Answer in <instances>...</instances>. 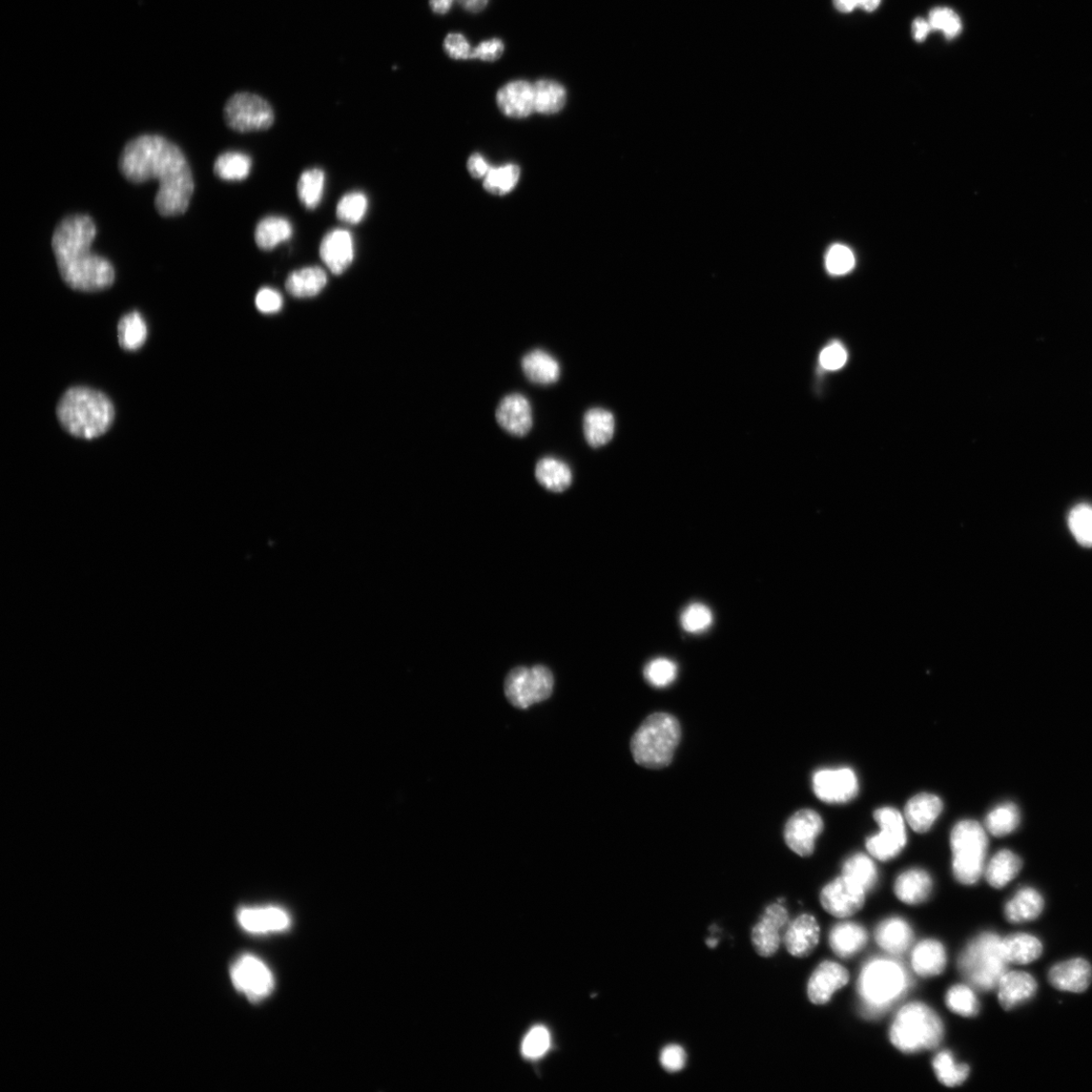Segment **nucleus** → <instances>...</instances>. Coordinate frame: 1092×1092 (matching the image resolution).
Here are the masks:
<instances>
[{"mask_svg":"<svg viewBox=\"0 0 1092 1092\" xmlns=\"http://www.w3.org/2000/svg\"><path fill=\"white\" fill-rule=\"evenodd\" d=\"M119 167L129 180H159L155 207L163 216L180 215L189 208L195 183L190 164L181 149L169 139L146 134L123 147Z\"/></svg>","mask_w":1092,"mask_h":1092,"instance_id":"obj_1","label":"nucleus"},{"mask_svg":"<svg viewBox=\"0 0 1092 1092\" xmlns=\"http://www.w3.org/2000/svg\"><path fill=\"white\" fill-rule=\"evenodd\" d=\"M96 234L93 220L85 214L62 219L52 236V249L62 280L74 290L97 292L115 281L113 264L91 250Z\"/></svg>","mask_w":1092,"mask_h":1092,"instance_id":"obj_2","label":"nucleus"},{"mask_svg":"<svg viewBox=\"0 0 1092 1092\" xmlns=\"http://www.w3.org/2000/svg\"><path fill=\"white\" fill-rule=\"evenodd\" d=\"M56 415L62 428L74 438L94 439L107 434L116 419V408L102 391L78 386L60 398Z\"/></svg>","mask_w":1092,"mask_h":1092,"instance_id":"obj_3","label":"nucleus"},{"mask_svg":"<svg viewBox=\"0 0 1092 1092\" xmlns=\"http://www.w3.org/2000/svg\"><path fill=\"white\" fill-rule=\"evenodd\" d=\"M679 739L681 727L676 717L665 712L652 714L632 736L630 749L635 763L648 769L668 767Z\"/></svg>","mask_w":1092,"mask_h":1092,"instance_id":"obj_4","label":"nucleus"},{"mask_svg":"<svg viewBox=\"0 0 1092 1092\" xmlns=\"http://www.w3.org/2000/svg\"><path fill=\"white\" fill-rule=\"evenodd\" d=\"M909 987L908 974L902 966L890 959H873L861 972L858 991L863 1011L875 1017L891 1007Z\"/></svg>","mask_w":1092,"mask_h":1092,"instance_id":"obj_5","label":"nucleus"},{"mask_svg":"<svg viewBox=\"0 0 1092 1092\" xmlns=\"http://www.w3.org/2000/svg\"><path fill=\"white\" fill-rule=\"evenodd\" d=\"M943 1037L941 1019L929 1006L919 1002L903 1006L891 1028V1040L903 1053L935 1049Z\"/></svg>","mask_w":1092,"mask_h":1092,"instance_id":"obj_6","label":"nucleus"},{"mask_svg":"<svg viewBox=\"0 0 1092 1092\" xmlns=\"http://www.w3.org/2000/svg\"><path fill=\"white\" fill-rule=\"evenodd\" d=\"M1007 964L1001 951V939L993 933L982 934L968 945L958 962L961 974L985 992L998 987Z\"/></svg>","mask_w":1092,"mask_h":1092,"instance_id":"obj_7","label":"nucleus"},{"mask_svg":"<svg viewBox=\"0 0 1092 1092\" xmlns=\"http://www.w3.org/2000/svg\"><path fill=\"white\" fill-rule=\"evenodd\" d=\"M953 872L962 884H975L984 871L988 839L982 826L974 820H962L951 833Z\"/></svg>","mask_w":1092,"mask_h":1092,"instance_id":"obj_8","label":"nucleus"},{"mask_svg":"<svg viewBox=\"0 0 1092 1092\" xmlns=\"http://www.w3.org/2000/svg\"><path fill=\"white\" fill-rule=\"evenodd\" d=\"M553 686L554 679L548 668L542 665L519 667L508 674L505 694L514 707L528 709L546 702L551 696Z\"/></svg>","mask_w":1092,"mask_h":1092,"instance_id":"obj_9","label":"nucleus"},{"mask_svg":"<svg viewBox=\"0 0 1092 1092\" xmlns=\"http://www.w3.org/2000/svg\"><path fill=\"white\" fill-rule=\"evenodd\" d=\"M224 117L226 125L242 133L269 129L275 121V113L270 102L251 93H238L232 95L226 101Z\"/></svg>","mask_w":1092,"mask_h":1092,"instance_id":"obj_10","label":"nucleus"},{"mask_svg":"<svg viewBox=\"0 0 1092 1092\" xmlns=\"http://www.w3.org/2000/svg\"><path fill=\"white\" fill-rule=\"evenodd\" d=\"M230 974L237 991L252 1001H260L274 992L275 977L270 968L254 955L239 957Z\"/></svg>","mask_w":1092,"mask_h":1092,"instance_id":"obj_11","label":"nucleus"},{"mask_svg":"<svg viewBox=\"0 0 1092 1092\" xmlns=\"http://www.w3.org/2000/svg\"><path fill=\"white\" fill-rule=\"evenodd\" d=\"M874 818L879 824L878 835L866 841L870 855L880 861H890L904 849L906 831L901 813L893 808H882L875 812Z\"/></svg>","mask_w":1092,"mask_h":1092,"instance_id":"obj_12","label":"nucleus"},{"mask_svg":"<svg viewBox=\"0 0 1092 1092\" xmlns=\"http://www.w3.org/2000/svg\"><path fill=\"white\" fill-rule=\"evenodd\" d=\"M789 922V914L785 905L777 902L767 906L752 931V943L756 952L765 958L775 955L785 937L782 933H786Z\"/></svg>","mask_w":1092,"mask_h":1092,"instance_id":"obj_13","label":"nucleus"},{"mask_svg":"<svg viewBox=\"0 0 1092 1092\" xmlns=\"http://www.w3.org/2000/svg\"><path fill=\"white\" fill-rule=\"evenodd\" d=\"M812 787L817 798L831 805L853 800L859 791V782L850 768L822 769L814 773Z\"/></svg>","mask_w":1092,"mask_h":1092,"instance_id":"obj_14","label":"nucleus"},{"mask_svg":"<svg viewBox=\"0 0 1092 1092\" xmlns=\"http://www.w3.org/2000/svg\"><path fill=\"white\" fill-rule=\"evenodd\" d=\"M865 892L843 876L834 880L820 893L822 908L836 918H848L858 913L865 903Z\"/></svg>","mask_w":1092,"mask_h":1092,"instance_id":"obj_15","label":"nucleus"},{"mask_svg":"<svg viewBox=\"0 0 1092 1092\" xmlns=\"http://www.w3.org/2000/svg\"><path fill=\"white\" fill-rule=\"evenodd\" d=\"M823 830L820 815L812 810H802L793 814L786 823L785 838L787 846L801 857H809L814 852L815 841Z\"/></svg>","mask_w":1092,"mask_h":1092,"instance_id":"obj_16","label":"nucleus"},{"mask_svg":"<svg viewBox=\"0 0 1092 1092\" xmlns=\"http://www.w3.org/2000/svg\"><path fill=\"white\" fill-rule=\"evenodd\" d=\"M496 420L509 435L517 438L526 437L533 426L532 407L529 400L519 393L505 396L497 407Z\"/></svg>","mask_w":1092,"mask_h":1092,"instance_id":"obj_17","label":"nucleus"},{"mask_svg":"<svg viewBox=\"0 0 1092 1092\" xmlns=\"http://www.w3.org/2000/svg\"><path fill=\"white\" fill-rule=\"evenodd\" d=\"M320 256L330 272L342 275L355 259L353 235L344 229L329 232L321 242Z\"/></svg>","mask_w":1092,"mask_h":1092,"instance_id":"obj_18","label":"nucleus"},{"mask_svg":"<svg viewBox=\"0 0 1092 1092\" xmlns=\"http://www.w3.org/2000/svg\"><path fill=\"white\" fill-rule=\"evenodd\" d=\"M849 973L841 965L822 962L812 973L808 986V995L814 1004L828 1003L834 994L849 981Z\"/></svg>","mask_w":1092,"mask_h":1092,"instance_id":"obj_19","label":"nucleus"},{"mask_svg":"<svg viewBox=\"0 0 1092 1092\" xmlns=\"http://www.w3.org/2000/svg\"><path fill=\"white\" fill-rule=\"evenodd\" d=\"M237 919L242 928L252 934L283 932L291 925L290 916L277 906L242 908L237 913Z\"/></svg>","mask_w":1092,"mask_h":1092,"instance_id":"obj_20","label":"nucleus"},{"mask_svg":"<svg viewBox=\"0 0 1092 1092\" xmlns=\"http://www.w3.org/2000/svg\"><path fill=\"white\" fill-rule=\"evenodd\" d=\"M819 936L820 930L816 919L811 915H802L789 922L783 942L792 956L805 958L814 951Z\"/></svg>","mask_w":1092,"mask_h":1092,"instance_id":"obj_21","label":"nucleus"},{"mask_svg":"<svg viewBox=\"0 0 1092 1092\" xmlns=\"http://www.w3.org/2000/svg\"><path fill=\"white\" fill-rule=\"evenodd\" d=\"M497 104L507 117L524 119L535 112L533 85L525 80L509 82L497 93Z\"/></svg>","mask_w":1092,"mask_h":1092,"instance_id":"obj_22","label":"nucleus"},{"mask_svg":"<svg viewBox=\"0 0 1092 1092\" xmlns=\"http://www.w3.org/2000/svg\"><path fill=\"white\" fill-rule=\"evenodd\" d=\"M1092 980V970L1083 959H1074L1060 963L1049 973V981L1059 991L1083 993Z\"/></svg>","mask_w":1092,"mask_h":1092,"instance_id":"obj_23","label":"nucleus"},{"mask_svg":"<svg viewBox=\"0 0 1092 1092\" xmlns=\"http://www.w3.org/2000/svg\"><path fill=\"white\" fill-rule=\"evenodd\" d=\"M998 987L999 1002L1006 1011L1031 999L1037 992L1034 977L1018 972H1005Z\"/></svg>","mask_w":1092,"mask_h":1092,"instance_id":"obj_24","label":"nucleus"},{"mask_svg":"<svg viewBox=\"0 0 1092 1092\" xmlns=\"http://www.w3.org/2000/svg\"><path fill=\"white\" fill-rule=\"evenodd\" d=\"M940 797L930 793L914 796L905 807V818L911 828L919 833L928 832L943 812Z\"/></svg>","mask_w":1092,"mask_h":1092,"instance_id":"obj_25","label":"nucleus"},{"mask_svg":"<svg viewBox=\"0 0 1092 1092\" xmlns=\"http://www.w3.org/2000/svg\"><path fill=\"white\" fill-rule=\"evenodd\" d=\"M525 377L533 384L549 386L561 378V364L544 349H534L521 360Z\"/></svg>","mask_w":1092,"mask_h":1092,"instance_id":"obj_26","label":"nucleus"},{"mask_svg":"<svg viewBox=\"0 0 1092 1092\" xmlns=\"http://www.w3.org/2000/svg\"><path fill=\"white\" fill-rule=\"evenodd\" d=\"M875 938L884 951L900 955L909 949L914 934L908 922L899 918H892L879 924Z\"/></svg>","mask_w":1092,"mask_h":1092,"instance_id":"obj_27","label":"nucleus"},{"mask_svg":"<svg viewBox=\"0 0 1092 1092\" xmlns=\"http://www.w3.org/2000/svg\"><path fill=\"white\" fill-rule=\"evenodd\" d=\"M932 891L933 880L929 873L921 869L905 871L897 878L894 886L898 899L910 905L928 900Z\"/></svg>","mask_w":1092,"mask_h":1092,"instance_id":"obj_28","label":"nucleus"},{"mask_svg":"<svg viewBox=\"0 0 1092 1092\" xmlns=\"http://www.w3.org/2000/svg\"><path fill=\"white\" fill-rule=\"evenodd\" d=\"M868 942V934L862 925L843 922L835 926L830 935L832 950L840 958L859 953Z\"/></svg>","mask_w":1092,"mask_h":1092,"instance_id":"obj_29","label":"nucleus"},{"mask_svg":"<svg viewBox=\"0 0 1092 1092\" xmlns=\"http://www.w3.org/2000/svg\"><path fill=\"white\" fill-rule=\"evenodd\" d=\"M946 956L941 943L934 940L920 942L912 955V965L916 973L921 977H932L943 973Z\"/></svg>","mask_w":1092,"mask_h":1092,"instance_id":"obj_30","label":"nucleus"},{"mask_svg":"<svg viewBox=\"0 0 1092 1092\" xmlns=\"http://www.w3.org/2000/svg\"><path fill=\"white\" fill-rule=\"evenodd\" d=\"M583 429L586 441L591 447H602L614 437V416L605 409L592 408L584 415Z\"/></svg>","mask_w":1092,"mask_h":1092,"instance_id":"obj_31","label":"nucleus"},{"mask_svg":"<svg viewBox=\"0 0 1092 1092\" xmlns=\"http://www.w3.org/2000/svg\"><path fill=\"white\" fill-rule=\"evenodd\" d=\"M327 281V275L321 267L310 266L288 276L285 288L288 294L295 298H314L324 290Z\"/></svg>","mask_w":1092,"mask_h":1092,"instance_id":"obj_32","label":"nucleus"},{"mask_svg":"<svg viewBox=\"0 0 1092 1092\" xmlns=\"http://www.w3.org/2000/svg\"><path fill=\"white\" fill-rule=\"evenodd\" d=\"M535 477L544 488L553 493L565 492L573 483L569 465L553 457L544 458L538 463Z\"/></svg>","mask_w":1092,"mask_h":1092,"instance_id":"obj_33","label":"nucleus"},{"mask_svg":"<svg viewBox=\"0 0 1092 1092\" xmlns=\"http://www.w3.org/2000/svg\"><path fill=\"white\" fill-rule=\"evenodd\" d=\"M1022 867L1023 861L1017 854L1001 850L988 863L985 877L993 888L1000 890L1019 875Z\"/></svg>","mask_w":1092,"mask_h":1092,"instance_id":"obj_34","label":"nucleus"},{"mask_svg":"<svg viewBox=\"0 0 1092 1092\" xmlns=\"http://www.w3.org/2000/svg\"><path fill=\"white\" fill-rule=\"evenodd\" d=\"M1001 951L1008 964H1028L1040 958L1043 946L1033 936L1018 934L1001 939Z\"/></svg>","mask_w":1092,"mask_h":1092,"instance_id":"obj_35","label":"nucleus"},{"mask_svg":"<svg viewBox=\"0 0 1092 1092\" xmlns=\"http://www.w3.org/2000/svg\"><path fill=\"white\" fill-rule=\"evenodd\" d=\"M1044 900L1034 889L1021 890L1005 905L1004 915L1008 921L1025 922L1036 919L1043 912Z\"/></svg>","mask_w":1092,"mask_h":1092,"instance_id":"obj_36","label":"nucleus"},{"mask_svg":"<svg viewBox=\"0 0 1092 1092\" xmlns=\"http://www.w3.org/2000/svg\"><path fill=\"white\" fill-rule=\"evenodd\" d=\"M293 236V226L290 221L278 216H270L261 220L255 229V242L260 250L271 252L280 243L290 240Z\"/></svg>","mask_w":1092,"mask_h":1092,"instance_id":"obj_37","label":"nucleus"},{"mask_svg":"<svg viewBox=\"0 0 1092 1092\" xmlns=\"http://www.w3.org/2000/svg\"><path fill=\"white\" fill-rule=\"evenodd\" d=\"M534 110L544 115L561 112L567 101L566 89L559 82L541 79L533 85Z\"/></svg>","mask_w":1092,"mask_h":1092,"instance_id":"obj_38","label":"nucleus"},{"mask_svg":"<svg viewBox=\"0 0 1092 1092\" xmlns=\"http://www.w3.org/2000/svg\"><path fill=\"white\" fill-rule=\"evenodd\" d=\"M148 338V325L140 312L134 311L122 316L118 324L120 346L127 352H136L146 345Z\"/></svg>","mask_w":1092,"mask_h":1092,"instance_id":"obj_39","label":"nucleus"},{"mask_svg":"<svg viewBox=\"0 0 1092 1092\" xmlns=\"http://www.w3.org/2000/svg\"><path fill=\"white\" fill-rule=\"evenodd\" d=\"M842 876L859 886L865 892H870L878 880L874 862L864 854L853 855L844 862Z\"/></svg>","mask_w":1092,"mask_h":1092,"instance_id":"obj_40","label":"nucleus"},{"mask_svg":"<svg viewBox=\"0 0 1092 1092\" xmlns=\"http://www.w3.org/2000/svg\"><path fill=\"white\" fill-rule=\"evenodd\" d=\"M1021 812L1013 802H1005L989 812L985 819V827L989 833L1002 838L1014 833L1020 826Z\"/></svg>","mask_w":1092,"mask_h":1092,"instance_id":"obj_41","label":"nucleus"},{"mask_svg":"<svg viewBox=\"0 0 1092 1092\" xmlns=\"http://www.w3.org/2000/svg\"><path fill=\"white\" fill-rule=\"evenodd\" d=\"M252 158L242 152L228 151L221 154L215 161L216 175L225 180H243L251 174Z\"/></svg>","mask_w":1092,"mask_h":1092,"instance_id":"obj_42","label":"nucleus"},{"mask_svg":"<svg viewBox=\"0 0 1092 1092\" xmlns=\"http://www.w3.org/2000/svg\"><path fill=\"white\" fill-rule=\"evenodd\" d=\"M933 1067L939 1081L947 1087L963 1084L971 1073L970 1066L957 1064L949 1051L939 1053L933 1061Z\"/></svg>","mask_w":1092,"mask_h":1092,"instance_id":"obj_43","label":"nucleus"},{"mask_svg":"<svg viewBox=\"0 0 1092 1092\" xmlns=\"http://www.w3.org/2000/svg\"><path fill=\"white\" fill-rule=\"evenodd\" d=\"M325 173L312 169L304 172L298 183L299 199L308 210H315L321 203L325 189Z\"/></svg>","mask_w":1092,"mask_h":1092,"instance_id":"obj_44","label":"nucleus"},{"mask_svg":"<svg viewBox=\"0 0 1092 1092\" xmlns=\"http://www.w3.org/2000/svg\"><path fill=\"white\" fill-rule=\"evenodd\" d=\"M520 177L518 165L508 164L500 168H492L484 178L485 190L497 196L511 193L517 187Z\"/></svg>","mask_w":1092,"mask_h":1092,"instance_id":"obj_45","label":"nucleus"},{"mask_svg":"<svg viewBox=\"0 0 1092 1092\" xmlns=\"http://www.w3.org/2000/svg\"><path fill=\"white\" fill-rule=\"evenodd\" d=\"M946 1006L955 1014L972 1018L979 1013V1002L972 989L965 985H955L946 996Z\"/></svg>","mask_w":1092,"mask_h":1092,"instance_id":"obj_46","label":"nucleus"},{"mask_svg":"<svg viewBox=\"0 0 1092 1092\" xmlns=\"http://www.w3.org/2000/svg\"><path fill=\"white\" fill-rule=\"evenodd\" d=\"M368 208V200L363 193L353 192L346 194L339 200L336 209L337 218L347 224L360 223Z\"/></svg>","mask_w":1092,"mask_h":1092,"instance_id":"obj_47","label":"nucleus"},{"mask_svg":"<svg viewBox=\"0 0 1092 1092\" xmlns=\"http://www.w3.org/2000/svg\"><path fill=\"white\" fill-rule=\"evenodd\" d=\"M1069 528L1083 546H1092V506L1081 504L1069 514Z\"/></svg>","mask_w":1092,"mask_h":1092,"instance_id":"obj_48","label":"nucleus"},{"mask_svg":"<svg viewBox=\"0 0 1092 1092\" xmlns=\"http://www.w3.org/2000/svg\"><path fill=\"white\" fill-rule=\"evenodd\" d=\"M677 665L666 657L653 659L645 669V678L649 684L655 688H666L676 679Z\"/></svg>","mask_w":1092,"mask_h":1092,"instance_id":"obj_49","label":"nucleus"},{"mask_svg":"<svg viewBox=\"0 0 1092 1092\" xmlns=\"http://www.w3.org/2000/svg\"><path fill=\"white\" fill-rule=\"evenodd\" d=\"M679 622L685 631L694 634L703 633L712 626L713 615L705 604L694 603L682 612Z\"/></svg>","mask_w":1092,"mask_h":1092,"instance_id":"obj_50","label":"nucleus"},{"mask_svg":"<svg viewBox=\"0 0 1092 1092\" xmlns=\"http://www.w3.org/2000/svg\"><path fill=\"white\" fill-rule=\"evenodd\" d=\"M928 20L932 31L942 32L949 40L956 38L962 31L961 19L951 9L936 8L931 11Z\"/></svg>","mask_w":1092,"mask_h":1092,"instance_id":"obj_51","label":"nucleus"},{"mask_svg":"<svg viewBox=\"0 0 1092 1092\" xmlns=\"http://www.w3.org/2000/svg\"><path fill=\"white\" fill-rule=\"evenodd\" d=\"M550 1048V1034L545 1026L530 1029L522 1043V1054L528 1059H539Z\"/></svg>","mask_w":1092,"mask_h":1092,"instance_id":"obj_52","label":"nucleus"},{"mask_svg":"<svg viewBox=\"0 0 1092 1092\" xmlns=\"http://www.w3.org/2000/svg\"><path fill=\"white\" fill-rule=\"evenodd\" d=\"M826 266L830 274L842 276L850 273L855 266V256L847 246L834 245L826 257Z\"/></svg>","mask_w":1092,"mask_h":1092,"instance_id":"obj_53","label":"nucleus"},{"mask_svg":"<svg viewBox=\"0 0 1092 1092\" xmlns=\"http://www.w3.org/2000/svg\"><path fill=\"white\" fill-rule=\"evenodd\" d=\"M659 1062L668 1073L676 1074L685 1068L687 1054L681 1046L669 1045L662 1051Z\"/></svg>","mask_w":1092,"mask_h":1092,"instance_id":"obj_54","label":"nucleus"},{"mask_svg":"<svg viewBox=\"0 0 1092 1092\" xmlns=\"http://www.w3.org/2000/svg\"><path fill=\"white\" fill-rule=\"evenodd\" d=\"M257 310L263 314H276L281 310L283 300L278 291L271 287H264L255 298Z\"/></svg>","mask_w":1092,"mask_h":1092,"instance_id":"obj_55","label":"nucleus"},{"mask_svg":"<svg viewBox=\"0 0 1092 1092\" xmlns=\"http://www.w3.org/2000/svg\"><path fill=\"white\" fill-rule=\"evenodd\" d=\"M444 50L450 58L457 60L471 59L472 55L467 40L458 33L449 34L445 38Z\"/></svg>","mask_w":1092,"mask_h":1092,"instance_id":"obj_56","label":"nucleus"},{"mask_svg":"<svg viewBox=\"0 0 1092 1092\" xmlns=\"http://www.w3.org/2000/svg\"><path fill=\"white\" fill-rule=\"evenodd\" d=\"M847 359L846 350L840 344L833 343L822 350L819 360L824 368L837 370L846 364Z\"/></svg>","mask_w":1092,"mask_h":1092,"instance_id":"obj_57","label":"nucleus"},{"mask_svg":"<svg viewBox=\"0 0 1092 1092\" xmlns=\"http://www.w3.org/2000/svg\"><path fill=\"white\" fill-rule=\"evenodd\" d=\"M504 52V44L500 39H492L482 42L477 48L472 49L471 59H480L483 61L493 62L502 57Z\"/></svg>","mask_w":1092,"mask_h":1092,"instance_id":"obj_58","label":"nucleus"},{"mask_svg":"<svg viewBox=\"0 0 1092 1092\" xmlns=\"http://www.w3.org/2000/svg\"><path fill=\"white\" fill-rule=\"evenodd\" d=\"M834 4L841 13H851L856 9L873 12L880 6L881 0H834Z\"/></svg>","mask_w":1092,"mask_h":1092,"instance_id":"obj_59","label":"nucleus"},{"mask_svg":"<svg viewBox=\"0 0 1092 1092\" xmlns=\"http://www.w3.org/2000/svg\"><path fill=\"white\" fill-rule=\"evenodd\" d=\"M467 169L472 177L485 178L492 168L481 154L476 153L468 159Z\"/></svg>","mask_w":1092,"mask_h":1092,"instance_id":"obj_60","label":"nucleus"},{"mask_svg":"<svg viewBox=\"0 0 1092 1092\" xmlns=\"http://www.w3.org/2000/svg\"><path fill=\"white\" fill-rule=\"evenodd\" d=\"M932 32L931 25L928 19L919 17L915 20L913 25L914 38L918 42H922Z\"/></svg>","mask_w":1092,"mask_h":1092,"instance_id":"obj_61","label":"nucleus"},{"mask_svg":"<svg viewBox=\"0 0 1092 1092\" xmlns=\"http://www.w3.org/2000/svg\"><path fill=\"white\" fill-rule=\"evenodd\" d=\"M457 2L470 13H480L488 6L489 0H457Z\"/></svg>","mask_w":1092,"mask_h":1092,"instance_id":"obj_62","label":"nucleus"},{"mask_svg":"<svg viewBox=\"0 0 1092 1092\" xmlns=\"http://www.w3.org/2000/svg\"><path fill=\"white\" fill-rule=\"evenodd\" d=\"M430 8L436 13L445 14L451 9L453 0H429Z\"/></svg>","mask_w":1092,"mask_h":1092,"instance_id":"obj_63","label":"nucleus"},{"mask_svg":"<svg viewBox=\"0 0 1092 1092\" xmlns=\"http://www.w3.org/2000/svg\"><path fill=\"white\" fill-rule=\"evenodd\" d=\"M706 944H707V946H708L709 947H715V946H717V944H718V940H717V939H714V938H713V939H709V940H708V941L706 942Z\"/></svg>","mask_w":1092,"mask_h":1092,"instance_id":"obj_64","label":"nucleus"}]
</instances>
